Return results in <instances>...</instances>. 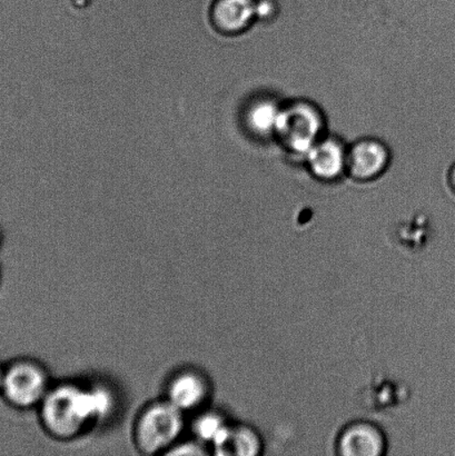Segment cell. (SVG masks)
<instances>
[{"label": "cell", "mask_w": 455, "mask_h": 456, "mask_svg": "<svg viewBox=\"0 0 455 456\" xmlns=\"http://www.w3.org/2000/svg\"><path fill=\"white\" fill-rule=\"evenodd\" d=\"M187 424L189 417L165 397L147 402L133 421L134 448L145 456L167 455L184 437Z\"/></svg>", "instance_id": "7a4b0ae2"}, {"label": "cell", "mask_w": 455, "mask_h": 456, "mask_svg": "<svg viewBox=\"0 0 455 456\" xmlns=\"http://www.w3.org/2000/svg\"><path fill=\"white\" fill-rule=\"evenodd\" d=\"M4 364L0 362V391H2V383H3V377H4Z\"/></svg>", "instance_id": "9a60e30c"}, {"label": "cell", "mask_w": 455, "mask_h": 456, "mask_svg": "<svg viewBox=\"0 0 455 456\" xmlns=\"http://www.w3.org/2000/svg\"><path fill=\"white\" fill-rule=\"evenodd\" d=\"M213 395L212 379L198 365L177 366L165 379L162 396L187 417L211 405Z\"/></svg>", "instance_id": "277c9868"}, {"label": "cell", "mask_w": 455, "mask_h": 456, "mask_svg": "<svg viewBox=\"0 0 455 456\" xmlns=\"http://www.w3.org/2000/svg\"><path fill=\"white\" fill-rule=\"evenodd\" d=\"M231 424L225 413L209 405L190 415L187 430H190L191 436L207 446L212 454L214 446L224 436Z\"/></svg>", "instance_id": "30bf717a"}, {"label": "cell", "mask_w": 455, "mask_h": 456, "mask_svg": "<svg viewBox=\"0 0 455 456\" xmlns=\"http://www.w3.org/2000/svg\"><path fill=\"white\" fill-rule=\"evenodd\" d=\"M119 408L120 396L106 379H71L53 383L36 412L51 439L73 442L113 421Z\"/></svg>", "instance_id": "6da1fadb"}, {"label": "cell", "mask_w": 455, "mask_h": 456, "mask_svg": "<svg viewBox=\"0 0 455 456\" xmlns=\"http://www.w3.org/2000/svg\"><path fill=\"white\" fill-rule=\"evenodd\" d=\"M51 370L33 356H20L4 366L0 396L18 411L37 410L53 386Z\"/></svg>", "instance_id": "3957f363"}, {"label": "cell", "mask_w": 455, "mask_h": 456, "mask_svg": "<svg viewBox=\"0 0 455 456\" xmlns=\"http://www.w3.org/2000/svg\"><path fill=\"white\" fill-rule=\"evenodd\" d=\"M389 163V151L381 142L364 140L347 153V171L360 181H370L385 171Z\"/></svg>", "instance_id": "52a82bcc"}, {"label": "cell", "mask_w": 455, "mask_h": 456, "mask_svg": "<svg viewBox=\"0 0 455 456\" xmlns=\"http://www.w3.org/2000/svg\"><path fill=\"white\" fill-rule=\"evenodd\" d=\"M337 454L341 456H382L387 440L380 427L370 421H354L338 433Z\"/></svg>", "instance_id": "8992f818"}, {"label": "cell", "mask_w": 455, "mask_h": 456, "mask_svg": "<svg viewBox=\"0 0 455 456\" xmlns=\"http://www.w3.org/2000/svg\"><path fill=\"white\" fill-rule=\"evenodd\" d=\"M280 110L273 101L260 100L254 102L245 115V122L253 134L258 136L275 135Z\"/></svg>", "instance_id": "7c38bea8"}, {"label": "cell", "mask_w": 455, "mask_h": 456, "mask_svg": "<svg viewBox=\"0 0 455 456\" xmlns=\"http://www.w3.org/2000/svg\"><path fill=\"white\" fill-rule=\"evenodd\" d=\"M256 17L254 0H214L211 18L214 27L224 34H239Z\"/></svg>", "instance_id": "9c48e42d"}, {"label": "cell", "mask_w": 455, "mask_h": 456, "mask_svg": "<svg viewBox=\"0 0 455 456\" xmlns=\"http://www.w3.org/2000/svg\"><path fill=\"white\" fill-rule=\"evenodd\" d=\"M211 454V451L200 444L198 440L194 439L193 436H190L189 439H181L177 442L173 449L169 451L167 455H207Z\"/></svg>", "instance_id": "4fadbf2b"}, {"label": "cell", "mask_w": 455, "mask_h": 456, "mask_svg": "<svg viewBox=\"0 0 455 456\" xmlns=\"http://www.w3.org/2000/svg\"><path fill=\"white\" fill-rule=\"evenodd\" d=\"M450 185H451L455 193V164L453 165L451 171H450Z\"/></svg>", "instance_id": "5bb4252c"}, {"label": "cell", "mask_w": 455, "mask_h": 456, "mask_svg": "<svg viewBox=\"0 0 455 456\" xmlns=\"http://www.w3.org/2000/svg\"><path fill=\"white\" fill-rule=\"evenodd\" d=\"M4 232L2 231V228H0V249H2L4 245Z\"/></svg>", "instance_id": "2e32d148"}, {"label": "cell", "mask_w": 455, "mask_h": 456, "mask_svg": "<svg viewBox=\"0 0 455 456\" xmlns=\"http://www.w3.org/2000/svg\"><path fill=\"white\" fill-rule=\"evenodd\" d=\"M305 156L313 175L322 181L337 180L347 167V151L336 138L320 140Z\"/></svg>", "instance_id": "ba28073f"}, {"label": "cell", "mask_w": 455, "mask_h": 456, "mask_svg": "<svg viewBox=\"0 0 455 456\" xmlns=\"http://www.w3.org/2000/svg\"><path fill=\"white\" fill-rule=\"evenodd\" d=\"M320 110L309 102H296L280 110L275 135L294 154L306 155L323 131Z\"/></svg>", "instance_id": "5b68a950"}, {"label": "cell", "mask_w": 455, "mask_h": 456, "mask_svg": "<svg viewBox=\"0 0 455 456\" xmlns=\"http://www.w3.org/2000/svg\"><path fill=\"white\" fill-rule=\"evenodd\" d=\"M262 437L248 424L232 422L212 454L218 456H256L262 454Z\"/></svg>", "instance_id": "8fae6325"}]
</instances>
